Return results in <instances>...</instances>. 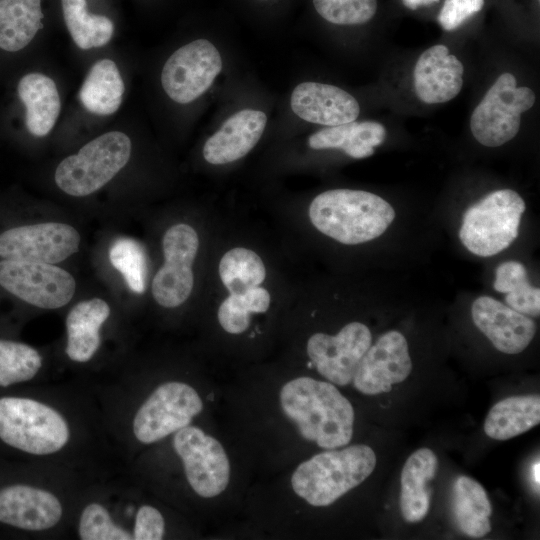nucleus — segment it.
I'll return each instance as SVG.
<instances>
[{
    "mask_svg": "<svg viewBox=\"0 0 540 540\" xmlns=\"http://www.w3.org/2000/svg\"><path fill=\"white\" fill-rule=\"evenodd\" d=\"M279 400L283 413L305 440L326 450L351 441L354 409L331 382L306 376L291 379L282 386Z\"/></svg>",
    "mask_w": 540,
    "mask_h": 540,
    "instance_id": "nucleus-1",
    "label": "nucleus"
},
{
    "mask_svg": "<svg viewBox=\"0 0 540 540\" xmlns=\"http://www.w3.org/2000/svg\"><path fill=\"white\" fill-rule=\"evenodd\" d=\"M308 216L325 236L344 245H358L380 237L396 213L389 202L374 193L331 189L311 201Z\"/></svg>",
    "mask_w": 540,
    "mask_h": 540,
    "instance_id": "nucleus-2",
    "label": "nucleus"
},
{
    "mask_svg": "<svg viewBox=\"0 0 540 540\" xmlns=\"http://www.w3.org/2000/svg\"><path fill=\"white\" fill-rule=\"evenodd\" d=\"M375 465L376 455L367 445L327 449L297 466L291 476V486L308 504L329 506L364 482Z\"/></svg>",
    "mask_w": 540,
    "mask_h": 540,
    "instance_id": "nucleus-3",
    "label": "nucleus"
},
{
    "mask_svg": "<svg viewBox=\"0 0 540 540\" xmlns=\"http://www.w3.org/2000/svg\"><path fill=\"white\" fill-rule=\"evenodd\" d=\"M525 209V201L516 191L495 190L465 211L459 239L476 256H494L518 237Z\"/></svg>",
    "mask_w": 540,
    "mask_h": 540,
    "instance_id": "nucleus-4",
    "label": "nucleus"
},
{
    "mask_svg": "<svg viewBox=\"0 0 540 540\" xmlns=\"http://www.w3.org/2000/svg\"><path fill=\"white\" fill-rule=\"evenodd\" d=\"M131 150V140L125 133L107 132L88 142L77 154L63 159L56 168L55 182L68 195H90L127 164Z\"/></svg>",
    "mask_w": 540,
    "mask_h": 540,
    "instance_id": "nucleus-5",
    "label": "nucleus"
},
{
    "mask_svg": "<svg viewBox=\"0 0 540 540\" xmlns=\"http://www.w3.org/2000/svg\"><path fill=\"white\" fill-rule=\"evenodd\" d=\"M0 438L8 445L35 455L52 454L69 439L64 418L36 400L0 399Z\"/></svg>",
    "mask_w": 540,
    "mask_h": 540,
    "instance_id": "nucleus-6",
    "label": "nucleus"
},
{
    "mask_svg": "<svg viewBox=\"0 0 540 540\" xmlns=\"http://www.w3.org/2000/svg\"><path fill=\"white\" fill-rule=\"evenodd\" d=\"M516 84L513 74H501L472 112L470 129L483 146L499 147L512 140L520 130L521 114L534 105L533 90Z\"/></svg>",
    "mask_w": 540,
    "mask_h": 540,
    "instance_id": "nucleus-7",
    "label": "nucleus"
},
{
    "mask_svg": "<svg viewBox=\"0 0 540 540\" xmlns=\"http://www.w3.org/2000/svg\"><path fill=\"white\" fill-rule=\"evenodd\" d=\"M202 410L203 401L192 386L176 381L163 383L138 409L134 435L144 444L157 442L188 426Z\"/></svg>",
    "mask_w": 540,
    "mask_h": 540,
    "instance_id": "nucleus-8",
    "label": "nucleus"
},
{
    "mask_svg": "<svg viewBox=\"0 0 540 540\" xmlns=\"http://www.w3.org/2000/svg\"><path fill=\"white\" fill-rule=\"evenodd\" d=\"M173 447L191 488L203 498L221 494L229 484L230 462L222 444L196 426L176 431Z\"/></svg>",
    "mask_w": 540,
    "mask_h": 540,
    "instance_id": "nucleus-9",
    "label": "nucleus"
},
{
    "mask_svg": "<svg viewBox=\"0 0 540 540\" xmlns=\"http://www.w3.org/2000/svg\"><path fill=\"white\" fill-rule=\"evenodd\" d=\"M0 286L33 306L56 309L72 299L76 282L69 272L50 263L3 259Z\"/></svg>",
    "mask_w": 540,
    "mask_h": 540,
    "instance_id": "nucleus-10",
    "label": "nucleus"
},
{
    "mask_svg": "<svg viewBox=\"0 0 540 540\" xmlns=\"http://www.w3.org/2000/svg\"><path fill=\"white\" fill-rule=\"evenodd\" d=\"M198 249V234L189 224L177 223L166 230L162 239L164 263L152 281V295L160 306L175 308L189 298Z\"/></svg>",
    "mask_w": 540,
    "mask_h": 540,
    "instance_id": "nucleus-11",
    "label": "nucleus"
},
{
    "mask_svg": "<svg viewBox=\"0 0 540 540\" xmlns=\"http://www.w3.org/2000/svg\"><path fill=\"white\" fill-rule=\"evenodd\" d=\"M222 70V58L215 45L197 39L177 49L165 62L161 84L167 96L180 104L204 94Z\"/></svg>",
    "mask_w": 540,
    "mask_h": 540,
    "instance_id": "nucleus-12",
    "label": "nucleus"
},
{
    "mask_svg": "<svg viewBox=\"0 0 540 540\" xmlns=\"http://www.w3.org/2000/svg\"><path fill=\"white\" fill-rule=\"evenodd\" d=\"M372 344V334L364 323L353 321L335 335L314 333L307 341L306 352L318 373L332 384L352 382L357 366Z\"/></svg>",
    "mask_w": 540,
    "mask_h": 540,
    "instance_id": "nucleus-13",
    "label": "nucleus"
},
{
    "mask_svg": "<svg viewBox=\"0 0 540 540\" xmlns=\"http://www.w3.org/2000/svg\"><path fill=\"white\" fill-rule=\"evenodd\" d=\"M80 241L78 231L65 223L22 225L0 234V257L55 264L77 252Z\"/></svg>",
    "mask_w": 540,
    "mask_h": 540,
    "instance_id": "nucleus-14",
    "label": "nucleus"
},
{
    "mask_svg": "<svg viewBox=\"0 0 540 540\" xmlns=\"http://www.w3.org/2000/svg\"><path fill=\"white\" fill-rule=\"evenodd\" d=\"M411 371L412 361L405 336L390 330L370 345L357 366L352 383L362 394L377 395L389 392Z\"/></svg>",
    "mask_w": 540,
    "mask_h": 540,
    "instance_id": "nucleus-15",
    "label": "nucleus"
},
{
    "mask_svg": "<svg viewBox=\"0 0 540 540\" xmlns=\"http://www.w3.org/2000/svg\"><path fill=\"white\" fill-rule=\"evenodd\" d=\"M475 326L505 354H518L528 347L536 333L535 322L491 296H480L471 305Z\"/></svg>",
    "mask_w": 540,
    "mask_h": 540,
    "instance_id": "nucleus-16",
    "label": "nucleus"
},
{
    "mask_svg": "<svg viewBox=\"0 0 540 540\" xmlns=\"http://www.w3.org/2000/svg\"><path fill=\"white\" fill-rule=\"evenodd\" d=\"M290 106L301 119L327 127L353 122L360 113L359 104L350 93L318 82L298 84L291 94Z\"/></svg>",
    "mask_w": 540,
    "mask_h": 540,
    "instance_id": "nucleus-17",
    "label": "nucleus"
},
{
    "mask_svg": "<svg viewBox=\"0 0 540 540\" xmlns=\"http://www.w3.org/2000/svg\"><path fill=\"white\" fill-rule=\"evenodd\" d=\"M463 75V64L447 46H431L422 52L413 70L416 96L426 104L448 102L461 91Z\"/></svg>",
    "mask_w": 540,
    "mask_h": 540,
    "instance_id": "nucleus-18",
    "label": "nucleus"
},
{
    "mask_svg": "<svg viewBox=\"0 0 540 540\" xmlns=\"http://www.w3.org/2000/svg\"><path fill=\"white\" fill-rule=\"evenodd\" d=\"M61 515L59 500L48 491L27 485H13L0 490L2 523L38 531L55 526Z\"/></svg>",
    "mask_w": 540,
    "mask_h": 540,
    "instance_id": "nucleus-19",
    "label": "nucleus"
},
{
    "mask_svg": "<svg viewBox=\"0 0 540 540\" xmlns=\"http://www.w3.org/2000/svg\"><path fill=\"white\" fill-rule=\"evenodd\" d=\"M267 123L264 112L243 109L228 119L203 146L204 159L213 165L235 162L246 156L260 140Z\"/></svg>",
    "mask_w": 540,
    "mask_h": 540,
    "instance_id": "nucleus-20",
    "label": "nucleus"
},
{
    "mask_svg": "<svg viewBox=\"0 0 540 540\" xmlns=\"http://www.w3.org/2000/svg\"><path fill=\"white\" fill-rule=\"evenodd\" d=\"M438 469V459L428 448H420L406 460L401 473L400 510L405 521L423 520L430 508L431 488Z\"/></svg>",
    "mask_w": 540,
    "mask_h": 540,
    "instance_id": "nucleus-21",
    "label": "nucleus"
},
{
    "mask_svg": "<svg viewBox=\"0 0 540 540\" xmlns=\"http://www.w3.org/2000/svg\"><path fill=\"white\" fill-rule=\"evenodd\" d=\"M110 315L104 300L93 298L76 304L66 318L68 357L76 362L90 360L100 346L99 330Z\"/></svg>",
    "mask_w": 540,
    "mask_h": 540,
    "instance_id": "nucleus-22",
    "label": "nucleus"
},
{
    "mask_svg": "<svg viewBox=\"0 0 540 540\" xmlns=\"http://www.w3.org/2000/svg\"><path fill=\"white\" fill-rule=\"evenodd\" d=\"M386 137L385 127L376 121L349 122L328 126L313 133L308 145L315 150L339 149L355 159L370 157Z\"/></svg>",
    "mask_w": 540,
    "mask_h": 540,
    "instance_id": "nucleus-23",
    "label": "nucleus"
},
{
    "mask_svg": "<svg viewBox=\"0 0 540 540\" xmlns=\"http://www.w3.org/2000/svg\"><path fill=\"white\" fill-rule=\"evenodd\" d=\"M18 95L25 106V122L29 132L46 136L54 127L61 102L55 82L41 73H29L18 84Z\"/></svg>",
    "mask_w": 540,
    "mask_h": 540,
    "instance_id": "nucleus-24",
    "label": "nucleus"
},
{
    "mask_svg": "<svg viewBox=\"0 0 540 540\" xmlns=\"http://www.w3.org/2000/svg\"><path fill=\"white\" fill-rule=\"evenodd\" d=\"M540 422L538 394L518 395L497 402L487 414L484 431L495 440H508L530 430Z\"/></svg>",
    "mask_w": 540,
    "mask_h": 540,
    "instance_id": "nucleus-25",
    "label": "nucleus"
},
{
    "mask_svg": "<svg viewBox=\"0 0 540 540\" xmlns=\"http://www.w3.org/2000/svg\"><path fill=\"white\" fill-rule=\"evenodd\" d=\"M452 510L457 527L467 536L480 538L491 531L492 507L485 489L476 480L464 475L455 479Z\"/></svg>",
    "mask_w": 540,
    "mask_h": 540,
    "instance_id": "nucleus-26",
    "label": "nucleus"
},
{
    "mask_svg": "<svg viewBox=\"0 0 540 540\" xmlns=\"http://www.w3.org/2000/svg\"><path fill=\"white\" fill-rule=\"evenodd\" d=\"M124 90V82L116 64L110 59H102L90 68L78 97L89 112L110 115L119 109Z\"/></svg>",
    "mask_w": 540,
    "mask_h": 540,
    "instance_id": "nucleus-27",
    "label": "nucleus"
},
{
    "mask_svg": "<svg viewBox=\"0 0 540 540\" xmlns=\"http://www.w3.org/2000/svg\"><path fill=\"white\" fill-rule=\"evenodd\" d=\"M41 0H0V48L16 52L43 28Z\"/></svg>",
    "mask_w": 540,
    "mask_h": 540,
    "instance_id": "nucleus-28",
    "label": "nucleus"
},
{
    "mask_svg": "<svg viewBox=\"0 0 540 540\" xmlns=\"http://www.w3.org/2000/svg\"><path fill=\"white\" fill-rule=\"evenodd\" d=\"M218 273L229 294H242L261 286L267 274L259 254L241 246L231 248L221 257Z\"/></svg>",
    "mask_w": 540,
    "mask_h": 540,
    "instance_id": "nucleus-29",
    "label": "nucleus"
},
{
    "mask_svg": "<svg viewBox=\"0 0 540 540\" xmlns=\"http://www.w3.org/2000/svg\"><path fill=\"white\" fill-rule=\"evenodd\" d=\"M61 5L67 29L80 49L102 47L110 41L113 22L104 15L89 14L86 0H61Z\"/></svg>",
    "mask_w": 540,
    "mask_h": 540,
    "instance_id": "nucleus-30",
    "label": "nucleus"
},
{
    "mask_svg": "<svg viewBox=\"0 0 540 540\" xmlns=\"http://www.w3.org/2000/svg\"><path fill=\"white\" fill-rule=\"evenodd\" d=\"M493 287L506 294V305L529 317L540 314V289L529 283L525 266L518 261H506L495 270Z\"/></svg>",
    "mask_w": 540,
    "mask_h": 540,
    "instance_id": "nucleus-31",
    "label": "nucleus"
},
{
    "mask_svg": "<svg viewBox=\"0 0 540 540\" xmlns=\"http://www.w3.org/2000/svg\"><path fill=\"white\" fill-rule=\"evenodd\" d=\"M270 303V292L262 286L242 294H229L218 307L217 319L225 332L241 334L249 327L251 315L266 312Z\"/></svg>",
    "mask_w": 540,
    "mask_h": 540,
    "instance_id": "nucleus-32",
    "label": "nucleus"
},
{
    "mask_svg": "<svg viewBox=\"0 0 540 540\" xmlns=\"http://www.w3.org/2000/svg\"><path fill=\"white\" fill-rule=\"evenodd\" d=\"M42 365L39 353L29 345L0 340V386L32 379Z\"/></svg>",
    "mask_w": 540,
    "mask_h": 540,
    "instance_id": "nucleus-33",
    "label": "nucleus"
},
{
    "mask_svg": "<svg viewBox=\"0 0 540 540\" xmlns=\"http://www.w3.org/2000/svg\"><path fill=\"white\" fill-rule=\"evenodd\" d=\"M109 259L133 292L141 294L145 291L147 260L143 247L136 240H116L110 248Z\"/></svg>",
    "mask_w": 540,
    "mask_h": 540,
    "instance_id": "nucleus-34",
    "label": "nucleus"
},
{
    "mask_svg": "<svg viewBox=\"0 0 540 540\" xmlns=\"http://www.w3.org/2000/svg\"><path fill=\"white\" fill-rule=\"evenodd\" d=\"M318 15L335 25H361L376 14L377 0H312Z\"/></svg>",
    "mask_w": 540,
    "mask_h": 540,
    "instance_id": "nucleus-35",
    "label": "nucleus"
},
{
    "mask_svg": "<svg viewBox=\"0 0 540 540\" xmlns=\"http://www.w3.org/2000/svg\"><path fill=\"white\" fill-rule=\"evenodd\" d=\"M82 540H130L133 536L115 525L108 511L97 503L89 504L82 512L79 522Z\"/></svg>",
    "mask_w": 540,
    "mask_h": 540,
    "instance_id": "nucleus-36",
    "label": "nucleus"
},
{
    "mask_svg": "<svg viewBox=\"0 0 540 540\" xmlns=\"http://www.w3.org/2000/svg\"><path fill=\"white\" fill-rule=\"evenodd\" d=\"M484 0H444L437 20L446 31H452L461 26L467 19L480 12Z\"/></svg>",
    "mask_w": 540,
    "mask_h": 540,
    "instance_id": "nucleus-37",
    "label": "nucleus"
},
{
    "mask_svg": "<svg viewBox=\"0 0 540 540\" xmlns=\"http://www.w3.org/2000/svg\"><path fill=\"white\" fill-rule=\"evenodd\" d=\"M164 532L165 522L162 514L152 506H141L135 519L133 539L160 540Z\"/></svg>",
    "mask_w": 540,
    "mask_h": 540,
    "instance_id": "nucleus-38",
    "label": "nucleus"
},
{
    "mask_svg": "<svg viewBox=\"0 0 540 540\" xmlns=\"http://www.w3.org/2000/svg\"><path fill=\"white\" fill-rule=\"evenodd\" d=\"M438 1L439 0H402L403 4L411 10H416L422 6H430Z\"/></svg>",
    "mask_w": 540,
    "mask_h": 540,
    "instance_id": "nucleus-39",
    "label": "nucleus"
},
{
    "mask_svg": "<svg viewBox=\"0 0 540 540\" xmlns=\"http://www.w3.org/2000/svg\"><path fill=\"white\" fill-rule=\"evenodd\" d=\"M539 461L536 462L534 466V481L537 484V487H539Z\"/></svg>",
    "mask_w": 540,
    "mask_h": 540,
    "instance_id": "nucleus-40",
    "label": "nucleus"
},
{
    "mask_svg": "<svg viewBox=\"0 0 540 540\" xmlns=\"http://www.w3.org/2000/svg\"><path fill=\"white\" fill-rule=\"evenodd\" d=\"M261 1H267V0H261Z\"/></svg>",
    "mask_w": 540,
    "mask_h": 540,
    "instance_id": "nucleus-41",
    "label": "nucleus"
}]
</instances>
